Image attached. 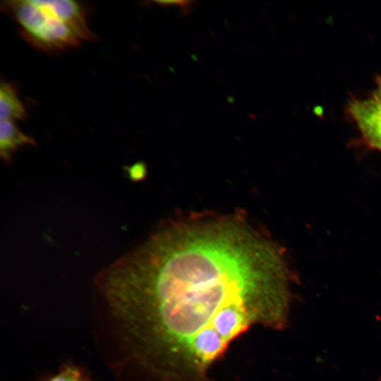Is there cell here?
Segmentation results:
<instances>
[{"label": "cell", "instance_id": "obj_1", "mask_svg": "<svg viewBox=\"0 0 381 381\" xmlns=\"http://www.w3.org/2000/svg\"><path fill=\"white\" fill-rule=\"evenodd\" d=\"M96 281L159 381H204L250 327L286 328L294 299L281 250L234 217L164 226Z\"/></svg>", "mask_w": 381, "mask_h": 381}, {"label": "cell", "instance_id": "obj_2", "mask_svg": "<svg viewBox=\"0 0 381 381\" xmlns=\"http://www.w3.org/2000/svg\"><path fill=\"white\" fill-rule=\"evenodd\" d=\"M22 35L44 51L74 47L93 38L84 6L71 0L7 1L1 5Z\"/></svg>", "mask_w": 381, "mask_h": 381}, {"label": "cell", "instance_id": "obj_3", "mask_svg": "<svg viewBox=\"0 0 381 381\" xmlns=\"http://www.w3.org/2000/svg\"><path fill=\"white\" fill-rule=\"evenodd\" d=\"M349 111L370 145L381 150V99L375 95L351 102Z\"/></svg>", "mask_w": 381, "mask_h": 381}, {"label": "cell", "instance_id": "obj_4", "mask_svg": "<svg viewBox=\"0 0 381 381\" xmlns=\"http://www.w3.org/2000/svg\"><path fill=\"white\" fill-rule=\"evenodd\" d=\"M35 141L23 133L11 121L0 123V155L6 164L11 163L13 155L20 147L35 145Z\"/></svg>", "mask_w": 381, "mask_h": 381}, {"label": "cell", "instance_id": "obj_5", "mask_svg": "<svg viewBox=\"0 0 381 381\" xmlns=\"http://www.w3.org/2000/svg\"><path fill=\"white\" fill-rule=\"evenodd\" d=\"M26 111L11 85L4 82L0 87L1 121L15 122L25 119Z\"/></svg>", "mask_w": 381, "mask_h": 381}, {"label": "cell", "instance_id": "obj_6", "mask_svg": "<svg viewBox=\"0 0 381 381\" xmlns=\"http://www.w3.org/2000/svg\"><path fill=\"white\" fill-rule=\"evenodd\" d=\"M45 381H87L80 370L73 365H65Z\"/></svg>", "mask_w": 381, "mask_h": 381}, {"label": "cell", "instance_id": "obj_7", "mask_svg": "<svg viewBox=\"0 0 381 381\" xmlns=\"http://www.w3.org/2000/svg\"><path fill=\"white\" fill-rule=\"evenodd\" d=\"M162 6H176L181 9L183 15H187L192 9L193 1H155Z\"/></svg>", "mask_w": 381, "mask_h": 381}, {"label": "cell", "instance_id": "obj_8", "mask_svg": "<svg viewBox=\"0 0 381 381\" xmlns=\"http://www.w3.org/2000/svg\"><path fill=\"white\" fill-rule=\"evenodd\" d=\"M374 95L381 99V79L378 80L377 88Z\"/></svg>", "mask_w": 381, "mask_h": 381}]
</instances>
